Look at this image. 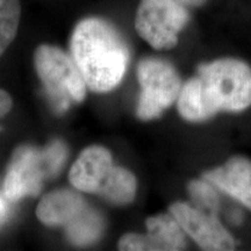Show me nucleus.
<instances>
[{"instance_id":"nucleus-17","label":"nucleus","mask_w":251,"mask_h":251,"mask_svg":"<svg viewBox=\"0 0 251 251\" xmlns=\"http://www.w3.org/2000/svg\"><path fill=\"white\" fill-rule=\"evenodd\" d=\"M178 1H180L186 7H199L205 4L207 0H178Z\"/></svg>"},{"instance_id":"nucleus-7","label":"nucleus","mask_w":251,"mask_h":251,"mask_svg":"<svg viewBox=\"0 0 251 251\" xmlns=\"http://www.w3.org/2000/svg\"><path fill=\"white\" fill-rule=\"evenodd\" d=\"M169 213L177 220L185 235H188L202 250L227 251L235 248L233 236L215 214L203 212L186 202H175Z\"/></svg>"},{"instance_id":"nucleus-16","label":"nucleus","mask_w":251,"mask_h":251,"mask_svg":"<svg viewBox=\"0 0 251 251\" xmlns=\"http://www.w3.org/2000/svg\"><path fill=\"white\" fill-rule=\"evenodd\" d=\"M12 105H13V101H12L11 96L4 90L0 89V119L4 118L11 111Z\"/></svg>"},{"instance_id":"nucleus-6","label":"nucleus","mask_w":251,"mask_h":251,"mask_svg":"<svg viewBox=\"0 0 251 251\" xmlns=\"http://www.w3.org/2000/svg\"><path fill=\"white\" fill-rule=\"evenodd\" d=\"M141 93L136 114L141 120L158 118L177 100L181 80L169 62L159 58H144L137 65Z\"/></svg>"},{"instance_id":"nucleus-3","label":"nucleus","mask_w":251,"mask_h":251,"mask_svg":"<svg viewBox=\"0 0 251 251\" xmlns=\"http://www.w3.org/2000/svg\"><path fill=\"white\" fill-rule=\"evenodd\" d=\"M67 156V147L58 140L43 149L19 147L5 176V197L11 201H18L28 196H39L43 183L61 172Z\"/></svg>"},{"instance_id":"nucleus-1","label":"nucleus","mask_w":251,"mask_h":251,"mask_svg":"<svg viewBox=\"0 0 251 251\" xmlns=\"http://www.w3.org/2000/svg\"><path fill=\"white\" fill-rule=\"evenodd\" d=\"M71 57L93 92H108L121 83L129 48L117 28L100 18L80 20L72 31Z\"/></svg>"},{"instance_id":"nucleus-18","label":"nucleus","mask_w":251,"mask_h":251,"mask_svg":"<svg viewBox=\"0 0 251 251\" xmlns=\"http://www.w3.org/2000/svg\"><path fill=\"white\" fill-rule=\"evenodd\" d=\"M230 221L234 222L235 225H240L241 221H242V214H241L240 212L235 211L231 213V216H230Z\"/></svg>"},{"instance_id":"nucleus-8","label":"nucleus","mask_w":251,"mask_h":251,"mask_svg":"<svg viewBox=\"0 0 251 251\" xmlns=\"http://www.w3.org/2000/svg\"><path fill=\"white\" fill-rule=\"evenodd\" d=\"M146 234H126L119 241L125 251H178L186 247L185 233L170 213L147 219Z\"/></svg>"},{"instance_id":"nucleus-9","label":"nucleus","mask_w":251,"mask_h":251,"mask_svg":"<svg viewBox=\"0 0 251 251\" xmlns=\"http://www.w3.org/2000/svg\"><path fill=\"white\" fill-rule=\"evenodd\" d=\"M113 168L111 152L103 147L92 146L84 150L72 165L69 179L77 190L98 194Z\"/></svg>"},{"instance_id":"nucleus-13","label":"nucleus","mask_w":251,"mask_h":251,"mask_svg":"<svg viewBox=\"0 0 251 251\" xmlns=\"http://www.w3.org/2000/svg\"><path fill=\"white\" fill-rule=\"evenodd\" d=\"M65 228L72 243L76 246H87L96 242L102 235L103 220L98 212L89 206Z\"/></svg>"},{"instance_id":"nucleus-4","label":"nucleus","mask_w":251,"mask_h":251,"mask_svg":"<svg viewBox=\"0 0 251 251\" xmlns=\"http://www.w3.org/2000/svg\"><path fill=\"white\" fill-rule=\"evenodd\" d=\"M36 74L56 112L63 113L71 103L85 98L86 83L74 58L55 46L37 47L34 55Z\"/></svg>"},{"instance_id":"nucleus-14","label":"nucleus","mask_w":251,"mask_h":251,"mask_svg":"<svg viewBox=\"0 0 251 251\" xmlns=\"http://www.w3.org/2000/svg\"><path fill=\"white\" fill-rule=\"evenodd\" d=\"M20 15V0H0V56L17 36Z\"/></svg>"},{"instance_id":"nucleus-12","label":"nucleus","mask_w":251,"mask_h":251,"mask_svg":"<svg viewBox=\"0 0 251 251\" xmlns=\"http://www.w3.org/2000/svg\"><path fill=\"white\" fill-rule=\"evenodd\" d=\"M136 188L134 175L124 168L114 165L98 194L113 205L125 206L133 201L136 196Z\"/></svg>"},{"instance_id":"nucleus-10","label":"nucleus","mask_w":251,"mask_h":251,"mask_svg":"<svg viewBox=\"0 0 251 251\" xmlns=\"http://www.w3.org/2000/svg\"><path fill=\"white\" fill-rule=\"evenodd\" d=\"M205 180L251 209V162L233 157L220 168L207 171Z\"/></svg>"},{"instance_id":"nucleus-2","label":"nucleus","mask_w":251,"mask_h":251,"mask_svg":"<svg viewBox=\"0 0 251 251\" xmlns=\"http://www.w3.org/2000/svg\"><path fill=\"white\" fill-rule=\"evenodd\" d=\"M193 77L203 120L219 112H241L251 106V69L235 58L201 64Z\"/></svg>"},{"instance_id":"nucleus-19","label":"nucleus","mask_w":251,"mask_h":251,"mask_svg":"<svg viewBox=\"0 0 251 251\" xmlns=\"http://www.w3.org/2000/svg\"><path fill=\"white\" fill-rule=\"evenodd\" d=\"M5 213H6V206L4 201L1 200V198H0V220L4 218Z\"/></svg>"},{"instance_id":"nucleus-5","label":"nucleus","mask_w":251,"mask_h":251,"mask_svg":"<svg viewBox=\"0 0 251 251\" xmlns=\"http://www.w3.org/2000/svg\"><path fill=\"white\" fill-rule=\"evenodd\" d=\"M188 20L190 12L178 0H140L135 29L153 49H172Z\"/></svg>"},{"instance_id":"nucleus-11","label":"nucleus","mask_w":251,"mask_h":251,"mask_svg":"<svg viewBox=\"0 0 251 251\" xmlns=\"http://www.w3.org/2000/svg\"><path fill=\"white\" fill-rule=\"evenodd\" d=\"M89 207L79 193L57 190L46 194L36 208L37 219L43 225L67 226L75 221Z\"/></svg>"},{"instance_id":"nucleus-15","label":"nucleus","mask_w":251,"mask_h":251,"mask_svg":"<svg viewBox=\"0 0 251 251\" xmlns=\"http://www.w3.org/2000/svg\"><path fill=\"white\" fill-rule=\"evenodd\" d=\"M188 193L197 208L215 214L219 211L220 199L218 193L209 181L193 180L188 184Z\"/></svg>"}]
</instances>
